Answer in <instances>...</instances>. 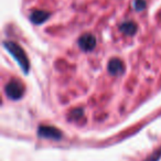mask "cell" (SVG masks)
<instances>
[{"label":"cell","mask_w":161,"mask_h":161,"mask_svg":"<svg viewBox=\"0 0 161 161\" xmlns=\"http://www.w3.org/2000/svg\"><path fill=\"white\" fill-rule=\"evenodd\" d=\"M38 135L42 138L50 139V140H60L62 138V132L53 126H40L38 129Z\"/></svg>","instance_id":"3957f363"},{"label":"cell","mask_w":161,"mask_h":161,"mask_svg":"<svg viewBox=\"0 0 161 161\" xmlns=\"http://www.w3.org/2000/svg\"><path fill=\"white\" fill-rule=\"evenodd\" d=\"M134 8L137 11H141L146 8L147 3H146V0H134V3H132Z\"/></svg>","instance_id":"9c48e42d"},{"label":"cell","mask_w":161,"mask_h":161,"mask_svg":"<svg viewBox=\"0 0 161 161\" xmlns=\"http://www.w3.org/2000/svg\"><path fill=\"white\" fill-rule=\"evenodd\" d=\"M49 17L50 12L44 11V10H33L30 14V20L36 25H42L49 19Z\"/></svg>","instance_id":"8992f818"},{"label":"cell","mask_w":161,"mask_h":161,"mask_svg":"<svg viewBox=\"0 0 161 161\" xmlns=\"http://www.w3.org/2000/svg\"><path fill=\"white\" fill-rule=\"evenodd\" d=\"M83 116V109L82 108H76V109H73L69 114V119L71 120H77L80 117Z\"/></svg>","instance_id":"ba28073f"},{"label":"cell","mask_w":161,"mask_h":161,"mask_svg":"<svg viewBox=\"0 0 161 161\" xmlns=\"http://www.w3.org/2000/svg\"><path fill=\"white\" fill-rule=\"evenodd\" d=\"M5 93L10 99H20L25 94V86L18 80H12L8 82L5 86Z\"/></svg>","instance_id":"7a4b0ae2"},{"label":"cell","mask_w":161,"mask_h":161,"mask_svg":"<svg viewBox=\"0 0 161 161\" xmlns=\"http://www.w3.org/2000/svg\"><path fill=\"white\" fill-rule=\"evenodd\" d=\"M78 45H80V50L84 52H90L95 49L96 47V39L93 34L85 33L78 39Z\"/></svg>","instance_id":"277c9868"},{"label":"cell","mask_w":161,"mask_h":161,"mask_svg":"<svg viewBox=\"0 0 161 161\" xmlns=\"http://www.w3.org/2000/svg\"><path fill=\"white\" fill-rule=\"evenodd\" d=\"M3 47H6V50H7L12 56H14V60L18 62L19 66H20V69L23 71V73L27 74L30 69V62L22 47L19 44H17V43L12 42V41H5V42H3Z\"/></svg>","instance_id":"6da1fadb"},{"label":"cell","mask_w":161,"mask_h":161,"mask_svg":"<svg viewBox=\"0 0 161 161\" xmlns=\"http://www.w3.org/2000/svg\"><path fill=\"white\" fill-rule=\"evenodd\" d=\"M124 71H125V65L120 58H114L108 62V72L112 75L119 76L124 74Z\"/></svg>","instance_id":"5b68a950"},{"label":"cell","mask_w":161,"mask_h":161,"mask_svg":"<svg viewBox=\"0 0 161 161\" xmlns=\"http://www.w3.org/2000/svg\"><path fill=\"white\" fill-rule=\"evenodd\" d=\"M119 30L125 36H134L138 30V25L134 21H125L119 25Z\"/></svg>","instance_id":"52a82bcc"}]
</instances>
